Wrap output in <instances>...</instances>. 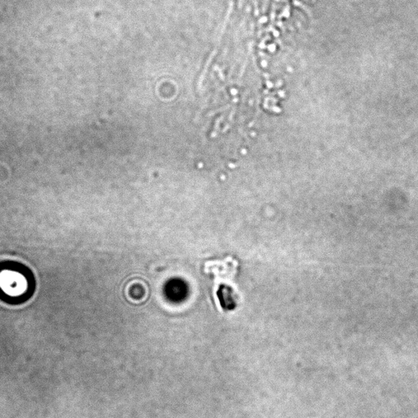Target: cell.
Here are the masks:
<instances>
[{
  "label": "cell",
  "mask_w": 418,
  "mask_h": 418,
  "mask_svg": "<svg viewBox=\"0 0 418 418\" xmlns=\"http://www.w3.org/2000/svg\"><path fill=\"white\" fill-rule=\"evenodd\" d=\"M238 262L228 257L224 261L206 262L204 271L215 276L214 296L216 303L224 311H232L237 307L238 294L233 285Z\"/></svg>",
  "instance_id": "cell-1"
},
{
  "label": "cell",
  "mask_w": 418,
  "mask_h": 418,
  "mask_svg": "<svg viewBox=\"0 0 418 418\" xmlns=\"http://www.w3.org/2000/svg\"><path fill=\"white\" fill-rule=\"evenodd\" d=\"M26 286L25 277L20 272L11 269L0 272V287L8 294H22L25 292Z\"/></svg>",
  "instance_id": "cell-2"
},
{
  "label": "cell",
  "mask_w": 418,
  "mask_h": 418,
  "mask_svg": "<svg viewBox=\"0 0 418 418\" xmlns=\"http://www.w3.org/2000/svg\"><path fill=\"white\" fill-rule=\"evenodd\" d=\"M125 294L127 298L131 303H143L147 300L149 296L148 286L143 280H131L126 286Z\"/></svg>",
  "instance_id": "cell-3"
}]
</instances>
